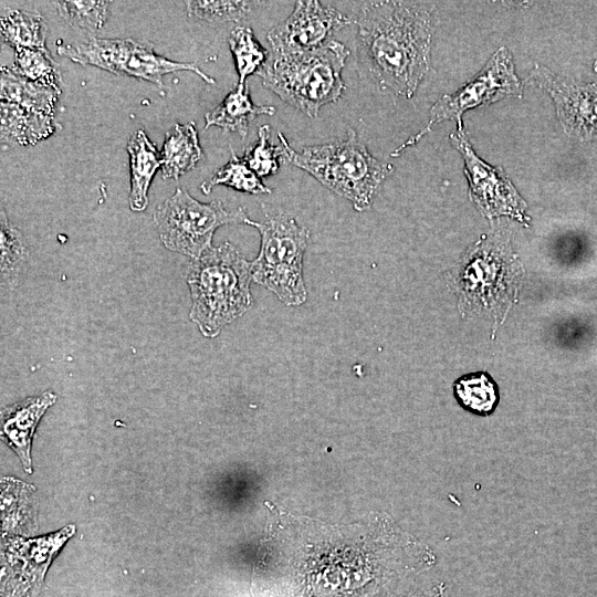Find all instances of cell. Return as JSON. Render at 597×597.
<instances>
[{"instance_id":"6da1fadb","label":"cell","mask_w":597,"mask_h":597,"mask_svg":"<svg viewBox=\"0 0 597 597\" xmlns=\"http://www.w3.org/2000/svg\"><path fill=\"white\" fill-rule=\"evenodd\" d=\"M432 3L368 1L357 19L358 39L379 84L410 98L430 67Z\"/></svg>"},{"instance_id":"7a4b0ae2","label":"cell","mask_w":597,"mask_h":597,"mask_svg":"<svg viewBox=\"0 0 597 597\" xmlns=\"http://www.w3.org/2000/svg\"><path fill=\"white\" fill-rule=\"evenodd\" d=\"M251 261L230 242L212 247L188 268L190 320L208 338L242 316L251 306Z\"/></svg>"},{"instance_id":"3957f363","label":"cell","mask_w":597,"mask_h":597,"mask_svg":"<svg viewBox=\"0 0 597 597\" xmlns=\"http://www.w3.org/2000/svg\"><path fill=\"white\" fill-rule=\"evenodd\" d=\"M284 147V158L312 175L323 186L349 200L357 211L370 208L383 181L394 167L375 158L348 129L346 139L294 150L285 136L277 133Z\"/></svg>"},{"instance_id":"277c9868","label":"cell","mask_w":597,"mask_h":597,"mask_svg":"<svg viewBox=\"0 0 597 597\" xmlns=\"http://www.w3.org/2000/svg\"><path fill=\"white\" fill-rule=\"evenodd\" d=\"M349 55L335 40L301 52L273 54L258 73L265 88L311 118L336 102L345 90L342 70Z\"/></svg>"},{"instance_id":"5b68a950","label":"cell","mask_w":597,"mask_h":597,"mask_svg":"<svg viewBox=\"0 0 597 597\" xmlns=\"http://www.w3.org/2000/svg\"><path fill=\"white\" fill-rule=\"evenodd\" d=\"M522 264L509 233L492 230L483 234L460 261L455 287L462 313L491 314L503 320L516 295Z\"/></svg>"},{"instance_id":"8992f818","label":"cell","mask_w":597,"mask_h":597,"mask_svg":"<svg viewBox=\"0 0 597 597\" xmlns=\"http://www.w3.org/2000/svg\"><path fill=\"white\" fill-rule=\"evenodd\" d=\"M261 237L258 256L251 261L252 281L271 291L287 306H300L307 300L303 277V256L310 230L292 216H266L253 221Z\"/></svg>"},{"instance_id":"52a82bcc","label":"cell","mask_w":597,"mask_h":597,"mask_svg":"<svg viewBox=\"0 0 597 597\" xmlns=\"http://www.w3.org/2000/svg\"><path fill=\"white\" fill-rule=\"evenodd\" d=\"M154 222L166 249L197 259L212 248V237L219 227L229 223L251 226L252 220L241 207L227 209L219 200L202 203L185 188H177L157 207Z\"/></svg>"},{"instance_id":"ba28073f","label":"cell","mask_w":597,"mask_h":597,"mask_svg":"<svg viewBox=\"0 0 597 597\" xmlns=\"http://www.w3.org/2000/svg\"><path fill=\"white\" fill-rule=\"evenodd\" d=\"M523 96V83L519 78L513 57L506 46L499 48L483 69L452 94L441 96L430 108L427 125L409 137L391 156L395 157L409 146L418 143L432 127L453 119L457 128H463L464 112L494 102Z\"/></svg>"},{"instance_id":"9c48e42d","label":"cell","mask_w":597,"mask_h":597,"mask_svg":"<svg viewBox=\"0 0 597 597\" xmlns=\"http://www.w3.org/2000/svg\"><path fill=\"white\" fill-rule=\"evenodd\" d=\"M57 53L75 63L143 78L160 87L163 76L176 71H191L208 84L216 83L196 64L168 60L155 53L153 45L133 39L91 38L86 43L60 46Z\"/></svg>"},{"instance_id":"30bf717a","label":"cell","mask_w":597,"mask_h":597,"mask_svg":"<svg viewBox=\"0 0 597 597\" xmlns=\"http://www.w3.org/2000/svg\"><path fill=\"white\" fill-rule=\"evenodd\" d=\"M450 142L463 158L469 196L481 213L486 218L507 216L527 224L526 203L506 172L475 154L463 128L451 133Z\"/></svg>"},{"instance_id":"8fae6325","label":"cell","mask_w":597,"mask_h":597,"mask_svg":"<svg viewBox=\"0 0 597 597\" xmlns=\"http://www.w3.org/2000/svg\"><path fill=\"white\" fill-rule=\"evenodd\" d=\"M548 93L566 135L580 142L597 140V85L562 77L536 64L525 80Z\"/></svg>"},{"instance_id":"7c38bea8","label":"cell","mask_w":597,"mask_h":597,"mask_svg":"<svg viewBox=\"0 0 597 597\" xmlns=\"http://www.w3.org/2000/svg\"><path fill=\"white\" fill-rule=\"evenodd\" d=\"M352 21L332 6L317 0L296 1L294 10L268 33L273 54L310 51L333 40Z\"/></svg>"},{"instance_id":"4fadbf2b","label":"cell","mask_w":597,"mask_h":597,"mask_svg":"<svg viewBox=\"0 0 597 597\" xmlns=\"http://www.w3.org/2000/svg\"><path fill=\"white\" fill-rule=\"evenodd\" d=\"M55 401V394L44 391L1 410V439L18 454L28 473H32L30 450L35 428Z\"/></svg>"},{"instance_id":"5bb4252c","label":"cell","mask_w":597,"mask_h":597,"mask_svg":"<svg viewBox=\"0 0 597 597\" xmlns=\"http://www.w3.org/2000/svg\"><path fill=\"white\" fill-rule=\"evenodd\" d=\"M73 533L74 526L69 525L52 535L18 544L12 542L6 552L7 556L14 559L12 567L18 566L13 570L12 578L19 575L20 584H25V590L36 591L51 558Z\"/></svg>"},{"instance_id":"9a60e30c","label":"cell","mask_w":597,"mask_h":597,"mask_svg":"<svg viewBox=\"0 0 597 597\" xmlns=\"http://www.w3.org/2000/svg\"><path fill=\"white\" fill-rule=\"evenodd\" d=\"M0 107L2 144L34 145L61 128L54 115L38 113L4 101H1Z\"/></svg>"},{"instance_id":"2e32d148","label":"cell","mask_w":597,"mask_h":597,"mask_svg":"<svg viewBox=\"0 0 597 597\" xmlns=\"http://www.w3.org/2000/svg\"><path fill=\"white\" fill-rule=\"evenodd\" d=\"M127 151L130 169L129 207L140 212L148 206V189L156 170L161 167V155L142 129L128 140Z\"/></svg>"},{"instance_id":"e0dca14e","label":"cell","mask_w":597,"mask_h":597,"mask_svg":"<svg viewBox=\"0 0 597 597\" xmlns=\"http://www.w3.org/2000/svg\"><path fill=\"white\" fill-rule=\"evenodd\" d=\"M275 107L255 105L245 84H238L223 101L209 111L206 116L205 128L217 126L224 132H235L242 138L248 134L251 121L259 115H273Z\"/></svg>"},{"instance_id":"ac0fdd59","label":"cell","mask_w":597,"mask_h":597,"mask_svg":"<svg viewBox=\"0 0 597 597\" xmlns=\"http://www.w3.org/2000/svg\"><path fill=\"white\" fill-rule=\"evenodd\" d=\"M160 155L164 179L177 180L192 169L203 155L195 124H176L171 127L165 135Z\"/></svg>"},{"instance_id":"d6986e66","label":"cell","mask_w":597,"mask_h":597,"mask_svg":"<svg viewBox=\"0 0 597 597\" xmlns=\"http://www.w3.org/2000/svg\"><path fill=\"white\" fill-rule=\"evenodd\" d=\"M0 101L14 103L27 109L54 115L61 90L57 86L32 82L17 74L11 67L2 66Z\"/></svg>"},{"instance_id":"ffe728a7","label":"cell","mask_w":597,"mask_h":597,"mask_svg":"<svg viewBox=\"0 0 597 597\" xmlns=\"http://www.w3.org/2000/svg\"><path fill=\"white\" fill-rule=\"evenodd\" d=\"M0 33L11 48L46 49L48 25L38 12L2 7Z\"/></svg>"},{"instance_id":"44dd1931","label":"cell","mask_w":597,"mask_h":597,"mask_svg":"<svg viewBox=\"0 0 597 597\" xmlns=\"http://www.w3.org/2000/svg\"><path fill=\"white\" fill-rule=\"evenodd\" d=\"M453 396L464 410L478 416L492 415L500 401L496 383L484 371L458 378L453 383Z\"/></svg>"},{"instance_id":"7402d4cb","label":"cell","mask_w":597,"mask_h":597,"mask_svg":"<svg viewBox=\"0 0 597 597\" xmlns=\"http://www.w3.org/2000/svg\"><path fill=\"white\" fill-rule=\"evenodd\" d=\"M217 185H224L238 191L253 195L271 192V189L262 182L261 178L232 149L230 160L216 170L209 179L203 181L200 188L205 195H208Z\"/></svg>"},{"instance_id":"603a6c76","label":"cell","mask_w":597,"mask_h":597,"mask_svg":"<svg viewBox=\"0 0 597 597\" xmlns=\"http://www.w3.org/2000/svg\"><path fill=\"white\" fill-rule=\"evenodd\" d=\"M0 250L1 287L8 291L15 286L28 253L22 234L9 222L3 209H1Z\"/></svg>"},{"instance_id":"cb8c5ba5","label":"cell","mask_w":597,"mask_h":597,"mask_svg":"<svg viewBox=\"0 0 597 597\" xmlns=\"http://www.w3.org/2000/svg\"><path fill=\"white\" fill-rule=\"evenodd\" d=\"M229 46L235 61L239 84H245V78L253 73L258 74L269 60L266 51L249 27H235L230 33Z\"/></svg>"},{"instance_id":"d4e9b609","label":"cell","mask_w":597,"mask_h":597,"mask_svg":"<svg viewBox=\"0 0 597 597\" xmlns=\"http://www.w3.org/2000/svg\"><path fill=\"white\" fill-rule=\"evenodd\" d=\"M11 69L22 77L44 85L59 87L61 82L59 64L46 49H15Z\"/></svg>"},{"instance_id":"484cf974","label":"cell","mask_w":597,"mask_h":597,"mask_svg":"<svg viewBox=\"0 0 597 597\" xmlns=\"http://www.w3.org/2000/svg\"><path fill=\"white\" fill-rule=\"evenodd\" d=\"M270 136V125L261 126L258 132L256 143L248 147L242 157L260 178L274 175L280 167V157H284L282 143L273 145Z\"/></svg>"},{"instance_id":"4316f807","label":"cell","mask_w":597,"mask_h":597,"mask_svg":"<svg viewBox=\"0 0 597 597\" xmlns=\"http://www.w3.org/2000/svg\"><path fill=\"white\" fill-rule=\"evenodd\" d=\"M107 1H56V10L70 25L88 32L100 30L108 14Z\"/></svg>"},{"instance_id":"83f0119b","label":"cell","mask_w":597,"mask_h":597,"mask_svg":"<svg viewBox=\"0 0 597 597\" xmlns=\"http://www.w3.org/2000/svg\"><path fill=\"white\" fill-rule=\"evenodd\" d=\"M186 3L190 17L216 23L245 19L254 4L249 1H187Z\"/></svg>"},{"instance_id":"f1b7e54d","label":"cell","mask_w":597,"mask_h":597,"mask_svg":"<svg viewBox=\"0 0 597 597\" xmlns=\"http://www.w3.org/2000/svg\"><path fill=\"white\" fill-rule=\"evenodd\" d=\"M409 597H448L446 586L442 583H438L425 591L411 595Z\"/></svg>"},{"instance_id":"f546056e","label":"cell","mask_w":597,"mask_h":597,"mask_svg":"<svg viewBox=\"0 0 597 597\" xmlns=\"http://www.w3.org/2000/svg\"><path fill=\"white\" fill-rule=\"evenodd\" d=\"M594 70L597 72V60H596V62L594 64Z\"/></svg>"},{"instance_id":"4dcf8cb0","label":"cell","mask_w":597,"mask_h":597,"mask_svg":"<svg viewBox=\"0 0 597 597\" xmlns=\"http://www.w3.org/2000/svg\"><path fill=\"white\" fill-rule=\"evenodd\" d=\"M596 85H597V80L595 81Z\"/></svg>"}]
</instances>
